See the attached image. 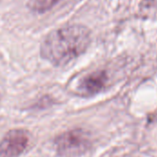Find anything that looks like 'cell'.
<instances>
[{
  "instance_id": "6da1fadb",
  "label": "cell",
  "mask_w": 157,
  "mask_h": 157,
  "mask_svg": "<svg viewBox=\"0 0 157 157\" xmlns=\"http://www.w3.org/2000/svg\"><path fill=\"white\" fill-rule=\"evenodd\" d=\"M91 41L90 30L80 24L51 31L40 45V56L54 66H63L83 54Z\"/></svg>"
},
{
  "instance_id": "7a4b0ae2",
  "label": "cell",
  "mask_w": 157,
  "mask_h": 157,
  "mask_svg": "<svg viewBox=\"0 0 157 157\" xmlns=\"http://www.w3.org/2000/svg\"><path fill=\"white\" fill-rule=\"evenodd\" d=\"M56 153L62 157H75L83 155L90 145L89 134L81 129L70 130L59 134L54 139Z\"/></svg>"
},
{
  "instance_id": "3957f363",
  "label": "cell",
  "mask_w": 157,
  "mask_h": 157,
  "mask_svg": "<svg viewBox=\"0 0 157 157\" xmlns=\"http://www.w3.org/2000/svg\"><path fill=\"white\" fill-rule=\"evenodd\" d=\"M29 144V135L21 129L9 131L0 142V157L19 156Z\"/></svg>"
},
{
  "instance_id": "277c9868",
  "label": "cell",
  "mask_w": 157,
  "mask_h": 157,
  "mask_svg": "<svg viewBox=\"0 0 157 157\" xmlns=\"http://www.w3.org/2000/svg\"><path fill=\"white\" fill-rule=\"evenodd\" d=\"M107 82V73L103 70H98L84 76L78 83L77 90L83 97L94 96L106 87Z\"/></svg>"
},
{
  "instance_id": "5b68a950",
  "label": "cell",
  "mask_w": 157,
  "mask_h": 157,
  "mask_svg": "<svg viewBox=\"0 0 157 157\" xmlns=\"http://www.w3.org/2000/svg\"><path fill=\"white\" fill-rule=\"evenodd\" d=\"M61 1L63 0H29L28 2V7L32 12L43 14L53 8Z\"/></svg>"
}]
</instances>
